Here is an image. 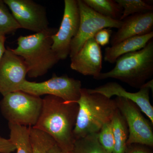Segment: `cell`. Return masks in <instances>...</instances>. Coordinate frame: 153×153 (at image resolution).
<instances>
[{"label": "cell", "instance_id": "52a82bcc", "mask_svg": "<svg viewBox=\"0 0 153 153\" xmlns=\"http://www.w3.org/2000/svg\"><path fill=\"white\" fill-rule=\"evenodd\" d=\"M81 81L67 75L52 76L44 82H30L27 79L21 85L20 91L36 96L52 95L69 102H76L80 97Z\"/></svg>", "mask_w": 153, "mask_h": 153}, {"label": "cell", "instance_id": "d4e9b609", "mask_svg": "<svg viewBox=\"0 0 153 153\" xmlns=\"http://www.w3.org/2000/svg\"><path fill=\"white\" fill-rule=\"evenodd\" d=\"M16 151L10 140L0 137V153H11Z\"/></svg>", "mask_w": 153, "mask_h": 153}, {"label": "cell", "instance_id": "5bb4252c", "mask_svg": "<svg viewBox=\"0 0 153 153\" xmlns=\"http://www.w3.org/2000/svg\"><path fill=\"white\" fill-rule=\"evenodd\" d=\"M122 21L121 26L111 38V46L128 38L152 32L153 11L131 15Z\"/></svg>", "mask_w": 153, "mask_h": 153}, {"label": "cell", "instance_id": "ba28073f", "mask_svg": "<svg viewBox=\"0 0 153 153\" xmlns=\"http://www.w3.org/2000/svg\"><path fill=\"white\" fill-rule=\"evenodd\" d=\"M114 100L128 127L127 146L139 144L153 147V124L150 120L144 117L139 107L131 100L117 97Z\"/></svg>", "mask_w": 153, "mask_h": 153}, {"label": "cell", "instance_id": "8fae6325", "mask_svg": "<svg viewBox=\"0 0 153 153\" xmlns=\"http://www.w3.org/2000/svg\"><path fill=\"white\" fill-rule=\"evenodd\" d=\"M27 74V68L23 59L10 48H6L0 61V93L4 96L20 91Z\"/></svg>", "mask_w": 153, "mask_h": 153}, {"label": "cell", "instance_id": "ac0fdd59", "mask_svg": "<svg viewBox=\"0 0 153 153\" xmlns=\"http://www.w3.org/2000/svg\"><path fill=\"white\" fill-rule=\"evenodd\" d=\"M91 8L105 17L121 21L123 9L113 0H83Z\"/></svg>", "mask_w": 153, "mask_h": 153}, {"label": "cell", "instance_id": "603a6c76", "mask_svg": "<svg viewBox=\"0 0 153 153\" xmlns=\"http://www.w3.org/2000/svg\"><path fill=\"white\" fill-rule=\"evenodd\" d=\"M99 141L108 153H112L114 146V136L111 121L102 126L98 133Z\"/></svg>", "mask_w": 153, "mask_h": 153}, {"label": "cell", "instance_id": "ffe728a7", "mask_svg": "<svg viewBox=\"0 0 153 153\" xmlns=\"http://www.w3.org/2000/svg\"><path fill=\"white\" fill-rule=\"evenodd\" d=\"M30 136L33 153H48L56 144L51 136L33 127H30Z\"/></svg>", "mask_w": 153, "mask_h": 153}, {"label": "cell", "instance_id": "cb8c5ba5", "mask_svg": "<svg viewBox=\"0 0 153 153\" xmlns=\"http://www.w3.org/2000/svg\"><path fill=\"white\" fill-rule=\"evenodd\" d=\"M112 33L110 28H105L96 33L94 38L100 46L103 47L109 43Z\"/></svg>", "mask_w": 153, "mask_h": 153}, {"label": "cell", "instance_id": "d6986e66", "mask_svg": "<svg viewBox=\"0 0 153 153\" xmlns=\"http://www.w3.org/2000/svg\"><path fill=\"white\" fill-rule=\"evenodd\" d=\"M74 153H108L99 141L98 133L88 134L74 142Z\"/></svg>", "mask_w": 153, "mask_h": 153}, {"label": "cell", "instance_id": "7402d4cb", "mask_svg": "<svg viewBox=\"0 0 153 153\" xmlns=\"http://www.w3.org/2000/svg\"><path fill=\"white\" fill-rule=\"evenodd\" d=\"M123 9L120 20L134 14L153 11V6L143 0H115Z\"/></svg>", "mask_w": 153, "mask_h": 153}, {"label": "cell", "instance_id": "5b68a950", "mask_svg": "<svg viewBox=\"0 0 153 153\" xmlns=\"http://www.w3.org/2000/svg\"><path fill=\"white\" fill-rule=\"evenodd\" d=\"M43 99L22 91L3 96L1 111L9 123L34 127L41 114Z\"/></svg>", "mask_w": 153, "mask_h": 153}, {"label": "cell", "instance_id": "30bf717a", "mask_svg": "<svg viewBox=\"0 0 153 153\" xmlns=\"http://www.w3.org/2000/svg\"><path fill=\"white\" fill-rule=\"evenodd\" d=\"M21 28L40 33L49 27L46 9L32 0H4Z\"/></svg>", "mask_w": 153, "mask_h": 153}, {"label": "cell", "instance_id": "7c38bea8", "mask_svg": "<svg viewBox=\"0 0 153 153\" xmlns=\"http://www.w3.org/2000/svg\"><path fill=\"white\" fill-rule=\"evenodd\" d=\"M102 59L101 47L92 38L71 57L70 68L85 76H93L94 79L101 72Z\"/></svg>", "mask_w": 153, "mask_h": 153}, {"label": "cell", "instance_id": "7a4b0ae2", "mask_svg": "<svg viewBox=\"0 0 153 153\" xmlns=\"http://www.w3.org/2000/svg\"><path fill=\"white\" fill-rule=\"evenodd\" d=\"M57 30V28L49 27L40 33L20 36L17 39L18 47L11 49L25 61L30 78L47 74L60 60L52 48V36Z\"/></svg>", "mask_w": 153, "mask_h": 153}, {"label": "cell", "instance_id": "8992f818", "mask_svg": "<svg viewBox=\"0 0 153 153\" xmlns=\"http://www.w3.org/2000/svg\"><path fill=\"white\" fill-rule=\"evenodd\" d=\"M79 13L78 32L71 41L70 58L77 54L85 42L94 38L96 33L105 28L119 29L122 21L114 20L97 13L88 7L83 0H77Z\"/></svg>", "mask_w": 153, "mask_h": 153}, {"label": "cell", "instance_id": "484cf974", "mask_svg": "<svg viewBox=\"0 0 153 153\" xmlns=\"http://www.w3.org/2000/svg\"><path fill=\"white\" fill-rule=\"evenodd\" d=\"M146 146L139 144H132L127 146L125 153H150L145 147Z\"/></svg>", "mask_w": 153, "mask_h": 153}, {"label": "cell", "instance_id": "277c9868", "mask_svg": "<svg viewBox=\"0 0 153 153\" xmlns=\"http://www.w3.org/2000/svg\"><path fill=\"white\" fill-rule=\"evenodd\" d=\"M115 63V66L111 70L101 72L94 79L114 78L140 89L153 74V39L140 50L120 56Z\"/></svg>", "mask_w": 153, "mask_h": 153}, {"label": "cell", "instance_id": "3957f363", "mask_svg": "<svg viewBox=\"0 0 153 153\" xmlns=\"http://www.w3.org/2000/svg\"><path fill=\"white\" fill-rule=\"evenodd\" d=\"M76 123L73 130L74 140L88 134L98 133L102 126L111 121L117 108L114 100L97 93H89L82 88Z\"/></svg>", "mask_w": 153, "mask_h": 153}, {"label": "cell", "instance_id": "9c48e42d", "mask_svg": "<svg viewBox=\"0 0 153 153\" xmlns=\"http://www.w3.org/2000/svg\"><path fill=\"white\" fill-rule=\"evenodd\" d=\"M79 25L77 0H65L64 13L60 28L52 36V49L59 60H65L69 56L71 41L78 32Z\"/></svg>", "mask_w": 153, "mask_h": 153}, {"label": "cell", "instance_id": "44dd1931", "mask_svg": "<svg viewBox=\"0 0 153 153\" xmlns=\"http://www.w3.org/2000/svg\"><path fill=\"white\" fill-rule=\"evenodd\" d=\"M21 29L4 1L0 0V36L13 34Z\"/></svg>", "mask_w": 153, "mask_h": 153}, {"label": "cell", "instance_id": "9a60e30c", "mask_svg": "<svg viewBox=\"0 0 153 153\" xmlns=\"http://www.w3.org/2000/svg\"><path fill=\"white\" fill-rule=\"evenodd\" d=\"M153 38V32L143 36L128 38L114 46L106 47L104 60L110 63H115L120 56L143 48Z\"/></svg>", "mask_w": 153, "mask_h": 153}, {"label": "cell", "instance_id": "4316f807", "mask_svg": "<svg viewBox=\"0 0 153 153\" xmlns=\"http://www.w3.org/2000/svg\"><path fill=\"white\" fill-rule=\"evenodd\" d=\"M6 39V36H0V61L6 49L5 47Z\"/></svg>", "mask_w": 153, "mask_h": 153}, {"label": "cell", "instance_id": "2e32d148", "mask_svg": "<svg viewBox=\"0 0 153 153\" xmlns=\"http://www.w3.org/2000/svg\"><path fill=\"white\" fill-rule=\"evenodd\" d=\"M114 136V146L112 153H125L128 129L125 119L118 109L111 120Z\"/></svg>", "mask_w": 153, "mask_h": 153}, {"label": "cell", "instance_id": "6da1fadb", "mask_svg": "<svg viewBox=\"0 0 153 153\" xmlns=\"http://www.w3.org/2000/svg\"><path fill=\"white\" fill-rule=\"evenodd\" d=\"M43 99L41 114L33 127L46 133L65 152H72L75 140L73 130L78 111L76 102H69L52 95Z\"/></svg>", "mask_w": 153, "mask_h": 153}, {"label": "cell", "instance_id": "e0dca14e", "mask_svg": "<svg viewBox=\"0 0 153 153\" xmlns=\"http://www.w3.org/2000/svg\"><path fill=\"white\" fill-rule=\"evenodd\" d=\"M11 142L16 147V153H33L30 140L31 127L8 123Z\"/></svg>", "mask_w": 153, "mask_h": 153}, {"label": "cell", "instance_id": "83f0119b", "mask_svg": "<svg viewBox=\"0 0 153 153\" xmlns=\"http://www.w3.org/2000/svg\"><path fill=\"white\" fill-rule=\"evenodd\" d=\"M48 153H74L72 152H65L63 150L58 146L57 144L54 145L50 149Z\"/></svg>", "mask_w": 153, "mask_h": 153}, {"label": "cell", "instance_id": "4fadbf2b", "mask_svg": "<svg viewBox=\"0 0 153 153\" xmlns=\"http://www.w3.org/2000/svg\"><path fill=\"white\" fill-rule=\"evenodd\" d=\"M87 90L89 93H99L108 98L116 96L131 100L139 107L153 124V107L150 102V88L142 86L137 92H129L120 84L112 82L93 89L87 88Z\"/></svg>", "mask_w": 153, "mask_h": 153}]
</instances>
